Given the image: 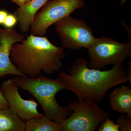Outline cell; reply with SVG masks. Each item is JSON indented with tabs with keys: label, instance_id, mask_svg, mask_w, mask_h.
Instances as JSON below:
<instances>
[{
	"label": "cell",
	"instance_id": "30bf717a",
	"mask_svg": "<svg viewBox=\"0 0 131 131\" xmlns=\"http://www.w3.org/2000/svg\"><path fill=\"white\" fill-rule=\"evenodd\" d=\"M49 0H31L19 7L14 12L18 27L23 33L28 32L35 15Z\"/></svg>",
	"mask_w": 131,
	"mask_h": 131
},
{
	"label": "cell",
	"instance_id": "277c9868",
	"mask_svg": "<svg viewBox=\"0 0 131 131\" xmlns=\"http://www.w3.org/2000/svg\"><path fill=\"white\" fill-rule=\"evenodd\" d=\"M78 99L68 104L72 113L59 124L60 131H94L106 118L111 117L94 100Z\"/></svg>",
	"mask_w": 131,
	"mask_h": 131
},
{
	"label": "cell",
	"instance_id": "7402d4cb",
	"mask_svg": "<svg viewBox=\"0 0 131 131\" xmlns=\"http://www.w3.org/2000/svg\"><path fill=\"white\" fill-rule=\"evenodd\" d=\"M127 0H121L120 2V6H122L123 5L125 4V3L126 2Z\"/></svg>",
	"mask_w": 131,
	"mask_h": 131
},
{
	"label": "cell",
	"instance_id": "7c38bea8",
	"mask_svg": "<svg viewBox=\"0 0 131 131\" xmlns=\"http://www.w3.org/2000/svg\"><path fill=\"white\" fill-rule=\"evenodd\" d=\"M24 120L9 107L0 109V131H25Z\"/></svg>",
	"mask_w": 131,
	"mask_h": 131
},
{
	"label": "cell",
	"instance_id": "e0dca14e",
	"mask_svg": "<svg viewBox=\"0 0 131 131\" xmlns=\"http://www.w3.org/2000/svg\"><path fill=\"white\" fill-rule=\"evenodd\" d=\"M9 107V105L0 89V109Z\"/></svg>",
	"mask_w": 131,
	"mask_h": 131
},
{
	"label": "cell",
	"instance_id": "ba28073f",
	"mask_svg": "<svg viewBox=\"0 0 131 131\" xmlns=\"http://www.w3.org/2000/svg\"><path fill=\"white\" fill-rule=\"evenodd\" d=\"M9 107L23 120L42 117L44 115L38 111V104L34 99L25 100L19 93V87L12 79L5 80L0 86Z\"/></svg>",
	"mask_w": 131,
	"mask_h": 131
},
{
	"label": "cell",
	"instance_id": "5bb4252c",
	"mask_svg": "<svg viewBox=\"0 0 131 131\" xmlns=\"http://www.w3.org/2000/svg\"><path fill=\"white\" fill-rule=\"evenodd\" d=\"M107 117L102 122L98 127L99 131H119V126L110 119Z\"/></svg>",
	"mask_w": 131,
	"mask_h": 131
},
{
	"label": "cell",
	"instance_id": "4fadbf2b",
	"mask_svg": "<svg viewBox=\"0 0 131 131\" xmlns=\"http://www.w3.org/2000/svg\"><path fill=\"white\" fill-rule=\"evenodd\" d=\"M26 131H60L59 124L44 115L26 120Z\"/></svg>",
	"mask_w": 131,
	"mask_h": 131
},
{
	"label": "cell",
	"instance_id": "ffe728a7",
	"mask_svg": "<svg viewBox=\"0 0 131 131\" xmlns=\"http://www.w3.org/2000/svg\"><path fill=\"white\" fill-rule=\"evenodd\" d=\"M12 2L14 3L19 7L21 6L27 2V0H11Z\"/></svg>",
	"mask_w": 131,
	"mask_h": 131
},
{
	"label": "cell",
	"instance_id": "52a82bcc",
	"mask_svg": "<svg viewBox=\"0 0 131 131\" xmlns=\"http://www.w3.org/2000/svg\"><path fill=\"white\" fill-rule=\"evenodd\" d=\"M55 28L63 48L88 50L95 38L92 29L83 20L66 16L55 24Z\"/></svg>",
	"mask_w": 131,
	"mask_h": 131
},
{
	"label": "cell",
	"instance_id": "44dd1931",
	"mask_svg": "<svg viewBox=\"0 0 131 131\" xmlns=\"http://www.w3.org/2000/svg\"><path fill=\"white\" fill-rule=\"evenodd\" d=\"M129 67L127 68V73L129 79V83H131V61H129L128 62Z\"/></svg>",
	"mask_w": 131,
	"mask_h": 131
},
{
	"label": "cell",
	"instance_id": "9c48e42d",
	"mask_svg": "<svg viewBox=\"0 0 131 131\" xmlns=\"http://www.w3.org/2000/svg\"><path fill=\"white\" fill-rule=\"evenodd\" d=\"M25 39L24 34L13 28L3 29L0 27V78L8 75L27 77L13 63L10 58L13 46Z\"/></svg>",
	"mask_w": 131,
	"mask_h": 131
},
{
	"label": "cell",
	"instance_id": "7a4b0ae2",
	"mask_svg": "<svg viewBox=\"0 0 131 131\" xmlns=\"http://www.w3.org/2000/svg\"><path fill=\"white\" fill-rule=\"evenodd\" d=\"M65 56L63 47L54 45L46 37L31 34L15 44L10 51L13 63L29 78L38 77L42 72L52 75L60 71Z\"/></svg>",
	"mask_w": 131,
	"mask_h": 131
},
{
	"label": "cell",
	"instance_id": "3957f363",
	"mask_svg": "<svg viewBox=\"0 0 131 131\" xmlns=\"http://www.w3.org/2000/svg\"><path fill=\"white\" fill-rule=\"evenodd\" d=\"M13 80L21 89L28 91L43 108L44 115L58 124H61L72 113L68 107L59 105L56 95L67 90L61 82L40 75L35 78L16 76Z\"/></svg>",
	"mask_w": 131,
	"mask_h": 131
},
{
	"label": "cell",
	"instance_id": "ac0fdd59",
	"mask_svg": "<svg viewBox=\"0 0 131 131\" xmlns=\"http://www.w3.org/2000/svg\"><path fill=\"white\" fill-rule=\"evenodd\" d=\"M8 14L5 10H0V25H3Z\"/></svg>",
	"mask_w": 131,
	"mask_h": 131
},
{
	"label": "cell",
	"instance_id": "603a6c76",
	"mask_svg": "<svg viewBox=\"0 0 131 131\" xmlns=\"http://www.w3.org/2000/svg\"><path fill=\"white\" fill-rule=\"evenodd\" d=\"M31 1V0H27V2H28L30 1Z\"/></svg>",
	"mask_w": 131,
	"mask_h": 131
},
{
	"label": "cell",
	"instance_id": "8fae6325",
	"mask_svg": "<svg viewBox=\"0 0 131 131\" xmlns=\"http://www.w3.org/2000/svg\"><path fill=\"white\" fill-rule=\"evenodd\" d=\"M109 101L114 111L126 114L131 119V89L129 87L122 86L114 90L110 94Z\"/></svg>",
	"mask_w": 131,
	"mask_h": 131
},
{
	"label": "cell",
	"instance_id": "8992f818",
	"mask_svg": "<svg viewBox=\"0 0 131 131\" xmlns=\"http://www.w3.org/2000/svg\"><path fill=\"white\" fill-rule=\"evenodd\" d=\"M84 0H52L48 2L35 15L31 27V34L43 37L49 27L83 8Z\"/></svg>",
	"mask_w": 131,
	"mask_h": 131
},
{
	"label": "cell",
	"instance_id": "9a60e30c",
	"mask_svg": "<svg viewBox=\"0 0 131 131\" xmlns=\"http://www.w3.org/2000/svg\"><path fill=\"white\" fill-rule=\"evenodd\" d=\"M117 124L120 131H131V119L127 115H121L117 118Z\"/></svg>",
	"mask_w": 131,
	"mask_h": 131
},
{
	"label": "cell",
	"instance_id": "5b68a950",
	"mask_svg": "<svg viewBox=\"0 0 131 131\" xmlns=\"http://www.w3.org/2000/svg\"><path fill=\"white\" fill-rule=\"evenodd\" d=\"M90 69L101 70L110 65H122L131 56V42L122 43L103 36L95 38L88 50Z\"/></svg>",
	"mask_w": 131,
	"mask_h": 131
},
{
	"label": "cell",
	"instance_id": "2e32d148",
	"mask_svg": "<svg viewBox=\"0 0 131 131\" xmlns=\"http://www.w3.org/2000/svg\"><path fill=\"white\" fill-rule=\"evenodd\" d=\"M17 24V19L14 14L8 15L3 25L7 28H13Z\"/></svg>",
	"mask_w": 131,
	"mask_h": 131
},
{
	"label": "cell",
	"instance_id": "6da1fadb",
	"mask_svg": "<svg viewBox=\"0 0 131 131\" xmlns=\"http://www.w3.org/2000/svg\"><path fill=\"white\" fill-rule=\"evenodd\" d=\"M89 63L83 58L77 59L69 74L59 71L57 79L78 98L92 99L100 103L108 90L129 82L127 71L122 65H114L111 69L102 71L89 68Z\"/></svg>",
	"mask_w": 131,
	"mask_h": 131
},
{
	"label": "cell",
	"instance_id": "d6986e66",
	"mask_svg": "<svg viewBox=\"0 0 131 131\" xmlns=\"http://www.w3.org/2000/svg\"><path fill=\"white\" fill-rule=\"evenodd\" d=\"M122 24L124 28H125L127 32V36H128V37L129 38V41L131 42V29L129 28V27L126 24L124 21H122Z\"/></svg>",
	"mask_w": 131,
	"mask_h": 131
}]
</instances>
